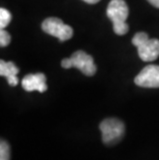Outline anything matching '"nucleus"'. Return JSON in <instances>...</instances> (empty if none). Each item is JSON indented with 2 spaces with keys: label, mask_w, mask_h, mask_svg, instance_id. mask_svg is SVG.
<instances>
[{
  "label": "nucleus",
  "mask_w": 159,
  "mask_h": 160,
  "mask_svg": "<svg viewBox=\"0 0 159 160\" xmlns=\"http://www.w3.org/2000/svg\"><path fill=\"white\" fill-rule=\"evenodd\" d=\"M83 1H85L87 3H89V4H95V3L99 2L100 0H83Z\"/></svg>",
  "instance_id": "ddd939ff"
},
{
  "label": "nucleus",
  "mask_w": 159,
  "mask_h": 160,
  "mask_svg": "<svg viewBox=\"0 0 159 160\" xmlns=\"http://www.w3.org/2000/svg\"><path fill=\"white\" fill-rule=\"evenodd\" d=\"M18 73H19V68L16 66L15 63L6 62L4 60L0 61V76L5 77L7 79L9 86L15 87L18 85L19 80L18 77H17Z\"/></svg>",
  "instance_id": "6e6552de"
},
{
  "label": "nucleus",
  "mask_w": 159,
  "mask_h": 160,
  "mask_svg": "<svg viewBox=\"0 0 159 160\" xmlns=\"http://www.w3.org/2000/svg\"><path fill=\"white\" fill-rule=\"evenodd\" d=\"M129 15V8L124 0H112L107 8V16L113 23L114 32L118 35H124L128 32L126 20Z\"/></svg>",
  "instance_id": "f257e3e1"
},
{
  "label": "nucleus",
  "mask_w": 159,
  "mask_h": 160,
  "mask_svg": "<svg viewBox=\"0 0 159 160\" xmlns=\"http://www.w3.org/2000/svg\"><path fill=\"white\" fill-rule=\"evenodd\" d=\"M43 32L57 37L60 42H65L72 37L73 30L70 26L64 24L58 18H48L42 24Z\"/></svg>",
  "instance_id": "20e7f679"
},
{
  "label": "nucleus",
  "mask_w": 159,
  "mask_h": 160,
  "mask_svg": "<svg viewBox=\"0 0 159 160\" xmlns=\"http://www.w3.org/2000/svg\"><path fill=\"white\" fill-rule=\"evenodd\" d=\"M9 42H11V35L4 29H1V31H0V46L2 48L7 47Z\"/></svg>",
  "instance_id": "9b49d317"
},
{
  "label": "nucleus",
  "mask_w": 159,
  "mask_h": 160,
  "mask_svg": "<svg viewBox=\"0 0 159 160\" xmlns=\"http://www.w3.org/2000/svg\"><path fill=\"white\" fill-rule=\"evenodd\" d=\"M11 159V147L5 141L0 142V160H9Z\"/></svg>",
  "instance_id": "9d476101"
},
{
  "label": "nucleus",
  "mask_w": 159,
  "mask_h": 160,
  "mask_svg": "<svg viewBox=\"0 0 159 160\" xmlns=\"http://www.w3.org/2000/svg\"><path fill=\"white\" fill-rule=\"evenodd\" d=\"M70 68L76 67L88 77H92L96 72V65L94 63L93 57L84 51H77L69 58Z\"/></svg>",
  "instance_id": "39448f33"
},
{
  "label": "nucleus",
  "mask_w": 159,
  "mask_h": 160,
  "mask_svg": "<svg viewBox=\"0 0 159 160\" xmlns=\"http://www.w3.org/2000/svg\"><path fill=\"white\" fill-rule=\"evenodd\" d=\"M102 142L107 145L116 144L123 138L125 126L122 121L116 118H109L103 120L99 125Z\"/></svg>",
  "instance_id": "7ed1b4c3"
},
{
  "label": "nucleus",
  "mask_w": 159,
  "mask_h": 160,
  "mask_svg": "<svg viewBox=\"0 0 159 160\" xmlns=\"http://www.w3.org/2000/svg\"><path fill=\"white\" fill-rule=\"evenodd\" d=\"M131 42L133 46L137 47L138 56L145 62H151L158 58L159 39L149 38L146 32H137Z\"/></svg>",
  "instance_id": "f03ea898"
},
{
  "label": "nucleus",
  "mask_w": 159,
  "mask_h": 160,
  "mask_svg": "<svg viewBox=\"0 0 159 160\" xmlns=\"http://www.w3.org/2000/svg\"><path fill=\"white\" fill-rule=\"evenodd\" d=\"M46 82L47 78L43 73H30L27 74L22 80V87L25 91H38L40 93H42V92L47 91V89H48Z\"/></svg>",
  "instance_id": "0eeeda50"
},
{
  "label": "nucleus",
  "mask_w": 159,
  "mask_h": 160,
  "mask_svg": "<svg viewBox=\"0 0 159 160\" xmlns=\"http://www.w3.org/2000/svg\"><path fill=\"white\" fill-rule=\"evenodd\" d=\"M12 20V13L7 9L1 8H0V28L4 29L8 25Z\"/></svg>",
  "instance_id": "1a4fd4ad"
},
{
  "label": "nucleus",
  "mask_w": 159,
  "mask_h": 160,
  "mask_svg": "<svg viewBox=\"0 0 159 160\" xmlns=\"http://www.w3.org/2000/svg\"><path fill=\"white\" fill-rule=\"evenodd\" d=\"M148 1L150 2L153 6H155V8H159V0H148Z\"/></svg>",
  "instance_id": "f8f14e48"
},
{
  "label": "nucleus",
  "mask_w": 159,
  "mask_h": 160,
  "mask_svg": "<svg viewBox=\"0 0 159 160\" xmlns=\"http://www.w3.org/2000/svg\"><path fill=\"white\" fill-rule=\"evenodd\" d=\"M135 85L143 88H159V65H148L134 79Z\"/></svg>",
  "instance_id": "423d86ee"
}]
</instances>
